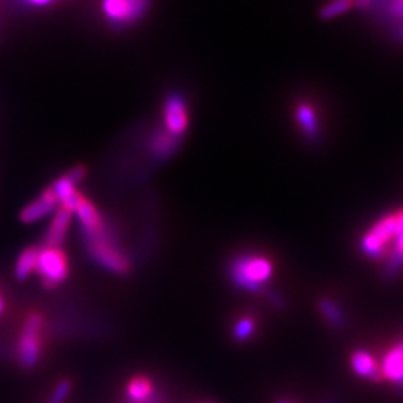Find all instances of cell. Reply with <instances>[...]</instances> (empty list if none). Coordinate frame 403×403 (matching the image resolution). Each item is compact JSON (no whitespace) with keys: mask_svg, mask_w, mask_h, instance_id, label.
<instances>
[{"mask_svg":"<svg viewBox=\"0 0 403 403\" xmlns=\"http://www.w3.org/2000/svg\"><path fill=\"white\" fill-rule=\"evenodd\" d=\"M34 270L42 281V286L48 290L55 289L57 286L67 278L69 265L67 257L60 246H44L39 250L37 267Z\"/></svg>","mask_w":403,"mask_h":403,"instance_id":"5","label":"cell"},{"mask_svg":"<svg viewBox=\"0 0 403 403\" xmlns=\"http://www.w3.org/2000/svg\"><path fill=\"white\" fill-rule=\"evenodd\" d=\"M86 248L90 257L103 269L112 272L117 275H127L130 272V262L114 244L112 236L108 230H103L96 234L82 233Z\"/></svg>","mask_w":403,"mask_h":403,"instance_id":"4","label":"cell"},{"mask_svg":"<svg viewBox=\"0 0 403 403\" xmlns=\"http://www.w3.org/2000/svg\"><path fill=\"white\" fill-rule=\"evenodd\" d=\"M145 403H160V396L152 397V399H150V400H148V402H145Z\"/></svg>","mask_w":403,"mask_h":403,"instance_id":"23","label":"cell"},{"mask_svg":"<svg viewBox=\"0 0 403 403\" xmlns=\"http://www.w3.org/2000/svg\"><path fill=\"white\" fill-rule=\"evenodd\" d=\"M20 2L26 4L29 6H34V8H44V6H50L58 2V0H20Z\"/></svg>","mask_w":403,"mask_h":403,"instance_id":"21","label":"cell"},{"mask_svg":"<svg viewBox=\"0 0 403 403\" xmlns=\"http://www.w3.org/2000/svg\"><path fill=\"white\" fill-rule=\"evenodd\" d=\"M180 145H181V138L173 136L164 127L157 128L156 132L152 133L150 140V150L152 152V156L160 160L171 157L172 154L180 148Z\"/></svg>","mask_w":403,"mask_h":403,"instance_id":"14","label":"cell"},{"mask_svg":"<svg viewBox=\"0 0 403 403\" xmlns=\"http://www.w3.org/2000/svg\"><path fill=\"white\" fill-rule=\"evenodd\" d=\"M74 212H77V216L79 218L82 233L96 234L105 230V224L102 221V217L99 216L98 209L94 208L91 202L87 200L84 196H81Z\"/></svg>","mask_w":403,"mask_h":403,"instance_id":"12","label":"cell"},{"mask_svg":"<svg viewBox=\"0 0 403 403\" xmlns=\"http://www.w3.org/2000/svg\"><path fill=\"white\" fill-rule=\"evenodd\" d=\"M70 388H72V384H70V381H67V379L58 383L50 397V403H63L70 393Z\"/></svg>","mask_w":403,"mask_h":403,"instance_id":"20","label":"cell"},{"mask_svg":"<svg viewBox=\"0 0 403 403\" xmlns=\"http://www.w3.org/2000/svg\"><path fill=\"white\" fill-rule=\"evenodd\" d=\"M278 403H291V402H287V400H279Z\"/></svg>","mask_w":403,"mask_h":403,"instance_id":"25","label":"cell"},{"mask_svg":"<svg viewBox=\"0 0 403 403\" xmlns=\"http://www.w3.org/2000/svg\"><path fill=\"white\" fill-rule=\"evenodd\" d=\"M57 205H58L57 197L53 193V190L48 187L38 199H34L30 205H27L21 211L20 220L27 224L34 223L41 218H45L46 216H50L51 212L55 211Z\"/></svg>","mask_w":403,"mask_h":403,"instance_id":"10","label":"cell"},{"mask_svg":"<svg viewBox=\"0 0 403 403\" xmlns=\"http://www.w3.org/2000/svg\"><path fill=\"white\" fill-rule=\"evenodd\" d=\"M154 395V385L148 376L138 375L132 378L127 384L126 396L127 400L132 403H145L152 399Z\"/></svg>","mask_w":403,"mask_h":403,"instance_id":"15","label":"cell"},{"mask_svg":"<svg viewBox=\"0 0 403 403\" xmlns=\"http://www.w3.org/2000/svg\"><path fill=\"white\" fill-rule=\"evenodd\" d=\"M4 312V302H2V299H0V314Z\"/></svg>","mask_w":403,"mask_h":403,"instance_id":"24","label":"cell"},{"mask_svg":"<svg viewBox=\"0 0 403 403\" xmlns=\"http://www.w3.org/2000/svg\"><path fill=\"white\" fill-rule=\"evenodd\" d=\"M72 211H69L63 206H58L53 221L48 227V232L45 234V246H60L65 242L66 233L70 226V220H72Z\"/></svg>","mask_w":403,"mask_h":403,"instance_id":"11","label":"cell"},{"mask_svg":"<svg viewBox=\"0 0 403 403\" xmlns=\"http://www.w3.org/2000/svg\"><path fill=\"white\" fill-rule=\"evenodd\" d=\"M350 364L352 372L367 379V381L378 383V363H376V355H374L371 351L366 350H355L351 354Z\"/></svg>","mask_w":403,"mask_h":403,"instance_id":"13","label":"cell"},{"mask_svg":"<svg viewBox=\"0 0 403 403\" xmlns=\"http://www.w3.org/2000/svg\"><path fill=\"white\" fill-rule=\"evenodd\" d=\"M378 363V383L403 388V339L384 351Z\"/></svg>","mask_w":403,"mask_h":403,"instance_id":"8","label":"cell"},{"mask_svg":"<svg viewBox=\"0 0 403 403\" xmlns=\"http://www.w3.org/2000/svg\"><path fill=\"white\" fill-rule=\"evenodd\" d=\"M372 4L374 0H354V6H357L360 11H363V13H367Z\"/></svg>","mask_w":403,"mask_h":403,"instance_id":"22","label":"cell"},{"mask_svg":"<svg viewBox=\"0 0 403 403\" xmlns=\"http://www.w3.org/2000/svg\"><path fill=\"white\" fill-rule=\"evenodd\" d=\"M42 324V317L39 314H32L22 326L18 341V362L25 369H32L41 359Z\"/></svg>","mask_w":403,"mask_h":403,"instance_id":"6","label":"cell"},{"mask_svg":"<svg viewBox=\"0 0 403 403\" xmlns=\"http://www.w3.org/2000/svg\"><path fill=\"white\" fill-rule=\"evenodd\" d=\"M164 128L176 138L185 135L188 128V106L187 100L180 93H172L163 105Z\"/></svg>","mask_w":403,"mask_h":403,"instance_id":"9","label":"cell"},{"mask_svg":"<svg viewBox=\"0 0 403 403\" xmlns=\"http://www.w3.org/2000/svg\"><path fill=\"white\" fill-rule=\"evenodd\" d=\"M150 0H102V13L114 27H126L147 13Z\"/></svg>","mask_w":403,"mask_h":403,"instance_id":"7","label":"cell"},{"mask_svg":"<svg viewBox=\"0 0 403 403\" xmlns=\"http://www.w3.org/2000/svg\"><path fill=\"white\" fill-rule=\"evenodd\" d=\"M319 312H322L330 324L339 326L342 323V312L339 308L331 300H322L319 302Z\"/></svg>","mask_w":403,"mask_h":403,"instance_id":"19","label":"cell"},{"mask_svg":"<svg viewBox=\"0 0 403 403\" xmlns=\"http://www.w3.org/2000/svg\"><path fill=\"white\" fill-rule=\"evenodd\" d=\"M360 251L372 262L383 265L387 274L403 270V208L387 212L366 229Z\"/></svg>","mask_w":403,"mask_h":403,"instance_id":"1","label":"cell"},{"mask_svg":"<svg viewBox=\"0 0 403 403\" xmlns=\"http://www.w3.org/2000/svg\"><path fill=\"white\" fill-rule=\"evenodd\" d=\"M229 275L234 287L246 291H258L274 275V263L263 254H241L232 260Z\"/></svg>","mask_w":403,"mask_h":403,"instance_id":"2","label":"cell"},{"mask_svg":"<svg viewBox=\"0 0 403 403\" xmlns=\"http://www.w3.org/2000/svg\"><path fill=\"white\" fill-rule=\"evenodd\" d=\"M38 254H39L38 246H29L25 251H21L15 265V277L18 279H26L30 275V272L34 270V267H37Z\"/></svg>","mask_w":403,"mask_h":403,"instance_id":"16","label":"cell"},{"mask_svg":"<svg viewBox=\"0 0 403 403\" xmlns=\"http://www.w3.org/2000/svg\"><path fill=\"white\" fill-rule=\"evenodd\" d=\"M352 8H354V0H330V2H327L318 11V17L324 21H329L331 18L343 15Z\"/></svg>","mask_w":403,"mask_h":403,"instance_id":"17","label":"cell"},{"mask_svg":"<svg viewBox=\"0 0 403 403\" xmlns=\"http://www.w3.org/2000/svg\"><path fill=\"white\" fill-rule=\"evenodd\" d=\"M256 331V322L251 317H244L233 327V338L238 342H246Z\"/></svg>","mask_w":403,"mask_h":403,"instance_id":"18","label":"cell"},{"mask_svg":"<svg viewBox=\"0 0 403 403\" xmlns=\"http://www.w3.org/2000/svg\"><path fill=\"white\" fill-rule=\"evenodd\" d=\"M293 123L308 147H322L326 139L324 120L317 100L300 96L293 100Z\"/></svg>","mask_w":403,"mask_h":403,"instance_id":"3","label":"cell"}]
</instances>
